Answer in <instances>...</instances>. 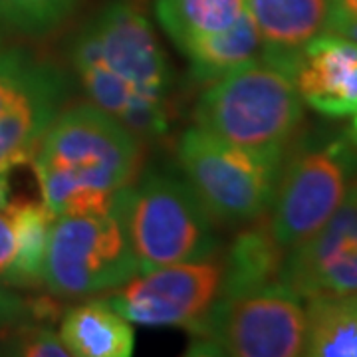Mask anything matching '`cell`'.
<instances>
[{"label":"cell","mask_w":357,"mask_h":357,"mask_svg":"<svg viewBox=\"0 0 357 357\" xmlns=\"http://www.w3.org/2000/svg\"><path fill=\"white\" fill-rule=\"evenodd\" d=\"M347 139L351 141L357 147V114L354 115V121H351V126L347 129Z\"/></svg>","instance_id":"cell-28"},{"label":"cell","mask_w":357,"mask_h":357,"mask_svg":"<svg viewBox=\"0 0 357 357\" xmlns=\"http://www.w3.org/2000/svg\"><path fill=\"white\" fill-rule=\"evenodd\" d=\"M294 84L314 112L326 117L357 114V42L321 32L304 46L294 70Z\"/></svg>","instance_id":"cell-12"},{"label":"cell","mask_w":357,"mask_h":357,"mask_svg":"<svg viewBox=\"0 0 357 357\" xmlns=\"http://www.w3.org/2000/svg\"><path fill=\"white\" fill-rule=\"evenodd\" d=\"M280 280L218 298L191 333L187 356L298 357L306 347V310Z\"/></svg>","instance_id":"cell-5"},{"label":"cell","mask_w":357,"mask_h":357,"mask_svg":"<svg viewBox=\"0 0 357 357\" xmlns=\"http://www.w3.org/2000/svg\"><path fill=\"white\" fill-rule=\"evenodd\" d=\"M14 260V232L6 211H0V284L6 286V278Z\"/></svg>","instance_id":"cell-24"},{"label":"cell","mask_w":357,"mask_h":357,"mask_svg":"<svg viewBox=\"0 0 357 357\" xmlns=\"http://www.w3.org/2000/svg\"><path fill=\"white\" fill-rule=\"evenodd\" d=\"M139 268L115 206L103 215L56 217L50 230L42 284L60 298L115 290Z\"/></svg>","instance_id":"cell-7"},{"label":"cell","mask_w":357,"mask_h":357,"mask_svg":"<svg viewBox=\"0 0 357 357\" xmlns=\"http://www.w3.org/2000/svg\"><path fill=\"white\" fill-rule=\"evenodd\" d=\"M141 161L143 145L131 129L93 103H79L56 117L30 163L42 203L56 217H72L109 213Z\"/></svg>","instance_id":"cell-2"},{"label":"cell","mask_w":357,"mask_h":357,"mask_svg":"<svg viewBox=\"0 0 357 357\" xmlns=\"http://www.w3.org/2000/svg\"><path fill=\"white\" fill-rule=\"evenodd\" d=\"M58 318V307L50 300H26L10 286L0 284V354L10 356L14 337L30 324H44Z\"/></svg>","instance_id":"cell-20"},{"label":"cell","mask_w":357,"mask_h":357,"mask_svg":"<svg viewBox=\"0 0 357 357\" xmlns=\"http://www.w3.org/2000/svg\"><path fill=\"white\" fill-rule=\"evenodd\" d=\"M262 40V60L294 76L307 42L326 32L330 0H246Z\"/></svg>","instance_id":"cell-13"},{"label":"cell","mask_w":357,"mask_h":357,"mask_svg":"<svg viewBox=\"0 0 357 357\" xmlns=\"http://www.w3.org/2000/svg\"><path fill=\"white\" fill-rule=\"evenodd\" d=\"M177 159L204 208L225 225H246L266 215L284 163L201 128L181 135Z\"/></svg>","instance_id":"cell-6"},{"label":"cell","mask_w":357,"mask_h":357,"mask_svg":"<svg viewBox=\"0 0 357 357\" xmlns=\"http://www.w3.org/2000/svg\"><path fill=\"white\" fill-rule=\"evenodd\" d=\"M222 276L220 260L181 262L137 274L103 300L131 324L189 330L218 300Z\"/></svg>","instance_id":"cell-9"},{"label":"cell","mask_w":357,"mask_h":357,"mask_svg":"<svg viewBox=\"0 0 357 357\" xmlns=\"http://www.w3.org/2000/svg\"><path fill=\"white\" fill-rule=\"evenodd\" d=\"M66 91L64 74L34 60L20 91L0 114V171L10 173L32 161L40 141L60 115Z\"/></svg>","instance_id":"cell-11"},{"label":"cell","mask_w":357,"mask_h":357,"mask_svg":"<svg viewBox=\"0 0 357 357\" xmlns=\"http://www.w3.org/2000/svg\"><path fill=\"white\" fill-rule=\"evenodd\" d=\"M14 232V260L6 286L38 288L56 215L44 203L16 201L4 208Z\"/></svg>","instance_id":"cell-17"},{"label":"cell","mask_w":357,"mask_h":357,"mask_svg":"<svg viewBox=\"0 0 357 357\" xmlns=\"http://www.w3.org/2000/svg\"><path fill=\"white\" fill-rule=\"evenodd\" d=\"M357 178V147L345 137L302 147L280 171L270 230L284 250L307 241L342 204Z\"/></svg>","instance_id":"cell-8"},{"label":"cell","mask_w":357,"mask_h":357,"mask_svg":"<svg viewBox=\"0 0 357 357\" xmlns=\"http://www.w3.org/2000/svg\"><path fill=\"white\" fill-rule=\"evenodd\" d=\"M248 10L246 0H157L155 14L178 50L185 52L230 30Z\"/></svg>","instance_id":"cell-16"},{"label":"cell","mask_w":357,"mask_h":357,"mask_svg":"<svg viewBox=\"0 0 357 357\" xmlns=\"http://www.w3.org/2000/svg\"><path fill=\"white\" fill-rule=\"evenodd\" d=\"M326 32L357 42V18H328Z\"/></svg>","instance_id":"cell-25"},{"label":"cell","mask_w":357,"mask_h":357,"mask_svg":"<svg viewBox=\"0 0 357 357\" xmlns=\"http://www.w3.org/2000/svg\"><path fill=\"white\" fill-rule=\"evenodd\" d=\"M139 274L217 255L215 218L187 181L147 173L115 195Z\"/></svg>","instance_id":"cell-4"},{"label":"cell","mask_w":357,"mask_h":357,"mask_svg":"<svg viewBox=\"0 0 357 357\" xmlns=\"http://www.w3.org/2000/svg\"><path fill=\"white\" fill-rule=\"evenodd\" d=\"M32 64L34 58L24 50H0V114L20 91Z\"/></svg>","instance_id":"cell-23"},{"label":"cell","mask_w":357,"mask_h":357,"mask_svg":"<svg viewBox=\"0 0 357 357\" xmlns=\"http://www.w3.org/2000/svg\"><path fill=\"white\" fill-rule=\"evenodd\" d=\"M328 18H357V0H330Z\"/></svg>","instance_id":"cell-26"},{"label":"cell","mask_w":357,"mask_h":357,"mask_svg":"<svg viewBox=\"0 0 357 357\" xmlns=\"http://www.w3.org/2000/svg\"><path fill=\"white\" fill-rule=\"evenodd\" d=\"M280 282L304 300L357 292V178L328 222L284 256Z\"/></svg>","instance_id":"cell-10"},{"label":"cell","mask_w":357,"mask_h":357,"mask_svg":"<svg viewBox=\"0 0 357 357\" xmlns=\"http://www.w3.org/2000/svg\"><path fill=\"white\" fill-rule=\"evenodd\" d=\"M284 256L286 250L276 243L266 215L252 220L230 248L218 298L241 296L278 282Z\"/></svg>","instance_id":"cell-15"},{"label":"cell","mask_w":357,"mask_h":357,"mask_svg":"<svg viewBox=\"0 0 357 357\" xmlns=\"http://www.w3.org/2000/svg\"><path fill=\"white\" fill-rule=\"evenodd\" d=\"M302 119L294 77L262 58L211 82L195 105L197 128L280 161Z\"/></svg>","instance_id":"cell-3"},{"label":"cell","mask_w":357,"mask_h":357,"mask_svg":"<svg viewBox=\"0 0 357 357\" xmlns=\"http://www.w3.org/2000/svg\"><path fill=\"white\" fill-rule=\"evenodd\" d=\"M10 173L0 171V211H4L8 203H10V181H8Z\"/></svg>","instance_id":"cell-27"},{"label":"cell","mask_w":357,"mask_h":357,"mask_svg":"<svg viewBox=\"0 0 357 357\" xmlns=\"http://www.w3.org/2000/svg\"><path fill=\"white\" fill-rule=\"evenodd\" d=\"M185 58L189 60L197 82H215L217 77L262 58V40L250 10H246L230 30L189 48Z\"/></svg>","instance_id":"cell-19"},{"label":"cell","mask_w":357,"mask_h":357,"mask_svg":"<svg viewBox=\"0 0 357 357\" xmlns=\"http://www.w3.org/2000/svg\"><path fill=\"white\" fill-rule=\"evenodd\" d=\"M10 356L22 357H66L70 351L66 349L60 333H56L46 324H30L24 326L14 337Z\"/></svg>","instance_id":"cell-22"},{"label":"cell","mask_w":357,"mask_h":357,"mask_svg":"<svg viewBox=\"0 0 357 357\" xmlns=\"http://www.w3.org/2000/svg\"><path fill=\"white\" fill-rule=\"evenodd\" d=\"M58 333L70 356L129 357L135 351L131 321L103 298L70 307L62 316Z\"/></svg>","instance_id":"cell-14"},{"label":"cell","mask_w":357,"mask_h":357,"mask_svg":"<svg viewBox=\"0 0 357 357\" xmlns=\"http://www.w3.org/2000/svg\"><path fill=\"white\" fill-rule=\"evenodd\" d=\"M304 356L357 357V292L307 300Z\"/></svg>","instance_id":"cell-18"},{"label":"cell","mask_w":357,"mask_h":357,"mask_svg":"<svg viewBox=\"0 0 357 357\" xmlns=\"http://www.w3.org/2000/svg\"><path fill=\"white\" fill-rule=\"evenodd\" d=\"M70 62L89 103L141 141L169 131L173 68L135 0H114L82 26Z\"/></svg>","instance_id":"cell-1"},{"label":"cell","mask_w":357,"mask_h":357,"mask_svg":"<svg viewBox=\"0 0 357 357\" xmlns=\"http://www.w3.org/2000/svg\"><path fill=\"white\" fill-rule=\"evenodd\" d=\"M0 22L30 38L46 36L58 28L46 0H0Z\"/></svg>","instance_id":"cell-21"}]
</instances>
